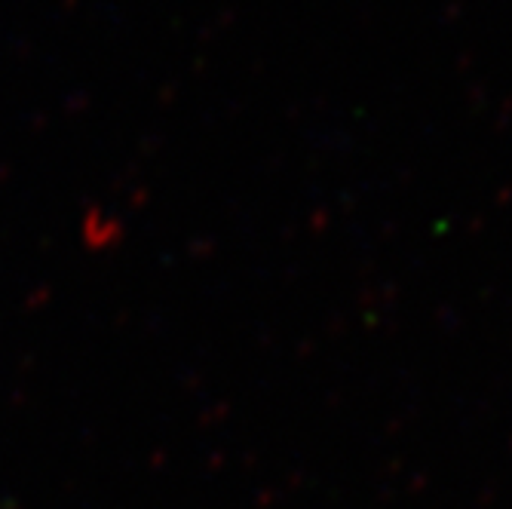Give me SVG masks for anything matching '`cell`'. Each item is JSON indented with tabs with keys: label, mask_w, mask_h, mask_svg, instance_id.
Masks as SVG:
<instances>
[]
</instances>
